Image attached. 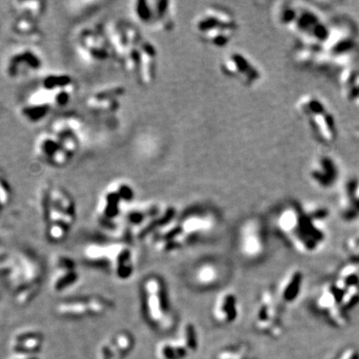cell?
I'll return each mask as SVG.
<instances>
[{
	"label": "cell",
	"mask_w": 359,
	"mask_h": 359,
	"mask_svg": "<svg viewBox=\"0 0 359 359\" xmlns=\"http://www.w3.org/2000/svg\"><path fill=\"white\" fill-rule=\"evenodd\" d=\"M13 32L18 39L22 40L25 44L37 45L43 36L39 21L29 20V18H18L14 21Z\"/></svg>",
	"instance_id": "cell-32"
},
{
	"label": "cell",
	"mask_w": 359,
	"mask_h": 359,
	"mask_svg": "<svg viewBox=\"0 0 359 359\" xmlns=\"http://www.w3.org/2000/svg\"><path fill=\"white\" fill-rule=\"evenodd\" d=\"M84 257L87 263L111 271L117 280H127L133 276V250L124 243L90 245L84 250Z\"/></svg>",
	"instance_id": "cell-9"
},
{
	"label": "cell",
	"mask_w": 359,
	"mask_h": 359,
	"mask_svg": "<svg viewBox=\"0 0 359 359\" xmlns=\"http://www.w3.org/2000/svg\"><path fill=\"white\" fill-rule=\"evenodd\" d=\"M11 7L18 18H29L40 21L46 11V2L44 1H16L11 2Z\"/></svg>",
	"instance_id": "cell-34"
},
{
	"label": "cell",
	"mask_w": 359,
	"mask_h": 359,
	"mask_svg": "<svg viewBox=\"0 0 359 359\" xmlns=\"http://www.w3.org/2000/svg\"><path fill=\"white\" fill-rule=\"evenodd\" d=\"M339 83L346 102L359 108V65H351L342 70Z\"/></svg>",
	"instance_id": "cell-29"
},
{
	"label": "cell",
	"mask_w": 359,
	"mask_h": 359,
	"mask_svg": "<svg viewBox=\"0 0 359 359\" xmlns=\"http://www.w3.org/2000/svg\"><path fill=\"white\" fill-rule=\"evenodd\" d=\"M223 271L215 262L207 261L196 266L193 273V280L201 289H211L221 282Z\"/></svg>",
	"instance_id": "cell-31"
},
{
	"label": "cell",
	"mask_w": 359,
	"mask_h": 359,
	"mask_svg": "<svg viewBox=\"0 0 359 359\" xmlns=\"http://www.w3.org/2000/svg\"><path fill=\"white\" fill-rule=\"evenodd\" d=\"M72 44L78 57L89 65L114 62L112 49L103 25H84L73 33Z\"/></svg>",
	"instance_id": "cell-11"
},
{
	"label": "cell",
	"mask_w": 359,
	"mask_h": 359,
	"mask_svg": "<svg viewBox=\"0 0 359 359\" xmlns=\"http://www.w3.org/2000/svg\"><path fill=\"white\" fill-rule=\"evenodd\" d=\"M304 285V273L301 269L292 268L285 273L275 289L280 306H294L299 301Z\"/></svg>",
	"instance_id": "cell-25"
},
{
	"label": "cell",
	"mask_w": 359,
	"mask_h": 359,
	"mask_svg": "<svg viewBox=\"0 0 359 359\" xmlns=\"http://www.w3.org/2000/svg\"><path fill=\"white\" fill-rule=\"evenodd\" d=\"M85 125L76 114H63L49 123L48 131L55 135L73 157L79 153L83 141Z\"/></svg>",
	"instance_id": "cell-22"
},
{
	"label": "cell",
	"mask_w": 359,
	"mask_h": 359,
	"mask_svg": "<svg viewBox=\"0 0 359 359\" xmlns=\"http://www.w3.org/2000/svg\"><path fill=\"white\" fill-rule=\"evenodd\" d=\"M44 67V57L37 45L20 44L6 54L2 72L9 80L18 81L39 74Z\"/></svg>",
	"instance_id": "cell-15"
},
{
	"label": "cell",
	"mask_w": 359,
	"mask_h": 359,
	"mask_svg": "<svg viewBox=\"0 0 359 359\" xmlns=\"http://www.w3.org/2000/svg\"><path fill=\"white\" fill-rule=\"evenodd\" d=\"M214 359H252V351L249 344L238 342L219 349Z\"/></svg>",
	"instance_id": "cell-35"
},
{
	"label": "cell",
	"mask_w": 359,
	"mask_h": 359,
	"mask_svg": "<svg viewBox=\"0 0 359 359\" xmlns=\"http://www.w3.org/2000/svg\"><path fill=\"white\" fill-rule=\"evenodd\" d=\"M353 135L354 139H355V140L359 143V123L356 125L355 128H354Z\"/></svg>",
	"instance_id": "cell-40"
},
{
	"label": "cell",
	"mask_w": 359,
	"mask_h": 359,
	"mask_svg": "<svg viewBox=\"0 0 359 359\" xmlns=\"http://www.w3.org/2000/svg\"><path fill=\"white\" fill-rule=\"evenodd\" d=\"M237 247L241 256L248 261H259L268 250L266 228L259 217H250L241 224L237 233Z\"/></svg>",
	"instance_id": "cell-19"
},
{
	"label": "cell",
	"mask_w": 359,
	"mask_h": 359,
	"mask_svg": "<svg viewBox=\"0 0 359 359\" xmlns=\"http://www.w3.org/2000/svg\"><path fill=\"white\" fill-rule=\"evenodd\" d=\"M58 266L61 271L60 275L54 280V290L60 292L72 289L81 278L74 259L68 257H61L58 259Z\"/></svg>",
	"instance_id": "cell-30"
},
{
	"label": "cell",
	"mask_w": 359,
	"mask_h": 359,
	"mask_svg": "<svg viewBox=\"0 0 359 359\" xmlns=\"http://www.w3.org/2000/svg\"><path fill=\"white\" fill-rule=\"evenodd\" d=\"M306 176L314 188L321 192H330L340 183L341 166L335 156L320 153L309 163Z\"/></svg>",
	"instance_id": "cell-20"
},
{
	"label": "cell",
	"mask_w": 359,
	"mask_h": 359,
	"mask_svg": "<svg viewBox=\"0 0 359 359\" xmlns=\"http://www.w3.org/2000/svg\"><path fill=\"white\" fill-rule=\"evenodd\" d=\"M178 339L185 344L191 353H195L199 347V335L197 328L191 323H186L180 330Z\"/></svg>",
	"instance_id": "cell-36"
},
{
	"label": "cell",
	"mask_w": 359,
	"mask_h": 359,
	"mask_svg": "<svg viewBox=\"0 0 359 359\" xmlns=\"http://www.w3.org/2000/svg\"><path fill=\"white\" fill-rule=\"evenodd\" d=\"M282 311L283 306L276 299L275 290H262L255 306L252 318L255 330L269 339H280L285 332Z\"/></svg>",
	"instance_id": "cell-17"
},
{
	"label": "cell",
	"mask_w": 359,
	"mask_h": 359,
	"mask_svg": "<svg viewBox=\"0 0 359 359\" xmlns=\"http://www.w3.org/2000/svg\"><path fill=\"white\" fill-rule=\"evenodd\" d=\"M135 346L133 335L119 332L103 340L97 349L98 359H126Z\"/></svg>",
	"instance_id": "cell-27"
},
{
	"label": "cell",
	"mask_w": 359,
	"mask_h": 359,
	"mask_svg": "<svg viewBox=\"0 0 359 359\" xmlns=\"http://www.w3.org/2000/svg\"><path fill=\"white\" fill-rule=\"evenodd\" d=\"M34 153L42 163L54 169H63L74 159L57 137L48 130L41 132L35 139Z\"/></svg>",
	"instance_id": "cell-24"
},
{
	"label": "cell",
	"mask_w": 359,
	"mask_h": 359,
	"mask_svg": "<svg viewBox=\"0 0 359 359\" xmlns=\"http://www.w3.org/2000/svg\"><path fill=\"white\" fill-rule=\"evenodd\" d=\"M193 32L202 43L212 48H226L240 32V22L230 9L212 4L196 15Z\"/></svg>",
	"instance_id": "cell-8"
},
{
	"label": "cell",
	"mask_w": 359,
	"mask_h": 359,
	"mask_svg": "<svg viewBox=\"0 0 359 359\" xmlns=\"http://www.w3.org/2000/svg\"><path fill=\"white\" fill-rule=\"evenodd\" d=\"M40 212L46 226L47 236L54 242L65 240L76 221L75 201L61 186L47 185L42 189Z\"/></svg>",
	"instance_id": "cell-6"
},
{
	"label": "cell",
	"mask_w": 359,
	"mask_h": 359,
	"mask_svg": "<svg viewBox=\"0 0 359 359\" xmlns=\"http://www.w3.org/2000/svg\"><path fill=\"white\" fill-rule=\"evenodd\" d=\"M113 306L114 304L109 299L98 295H90L63 302L58 306V313L65 318L82 320L105 316L112 311Z\"/></svg>",
	"instance_id": "cell-23"
},
{
	"label": "cell",
	"mask_w": 359,
	"mask_h": 359,
	"mask_svg": "<svg viewBox=\"0 0 359 359\" xmlns=\"http://www.w3.org/2000/svg\"><path fill=\"white\" fill-rule=\"evenodd\" d=\"M74 78L65 72H52L26 93L18 107V114L29 124L44 121L54 111L69 105L76 94Z\"/></svg>",
	"instance_id": "cell-3"
},
{
	"label": "cell",
	"mask_w": 359,
	"mask_h": 359,
	"mask_svg": "<svg viewBox=\"0 0 359 359\" xmlns=\"http://www.w3.org/2000/svg\"><path fill=\"white\" fill-rule=\"evenodd\" d=\"M142 292L144 311L148 320L158 330H169L174 320L164 282L158 276H149L144 280Z\"/></svg>",
	"instance_id": "cell-14"
},
{
	"label": "cell",
	"mask_w": 359,
	"mask_h": 359,
	"mask_svg": "<svg viewBox=\"0 0 359 359\" xmlns=\"http://www.w3.org/2000/svg\"><path fill=\"white\" fill-rule=\"evenodd\" d=\"M33 339H42V335L39 332H28V334H21L16 339L20 344H25L26 341Z\"/></svg>",
	"instance_id": "cell-39"
},
{
	"label": "cell",
	"mask_w": 359,
	"mask_h": 359,
	"mask_svg": "<svg viewBox=\"0 0 359 359\" xmlns=\"http://www.w3.org/2000/svg\"><path fill=\"white\" fill-rule=\"evenodd\" d=\"M130 11L138 27L170 32L176 26V8L171 0H135Z\"/></svg>",
	"instance_id": "cell-13"
},
{
	"label": "cell",
	"mask_w": 359,
	"mask_h": 359,
	"mask_svg": "<svg viewBox=\"0 0 359 359\" xmlns=\"http://www.w3.org/2000/svg\"><path fill=\"white\" fill-rule=\"evenodd\" d=\"M337 211L346 223L359 221V176L351 177L342 184Z\"/></svg>",
	"instance_id": "cell-26"
},
{
	"label": "cell",
	"mask_w": 359,
	"mask_h": 359,
	"mask_svg": "<svg viewBox=\"0 0 359 359\" xmlns=\"http://www.w3.org/2000/svg\"><path fill=\"white\" fill-rule=\"evenodd\" d=\"M218 217L211 210L195 208L177 217L173 223L175 240L180 249L216 229Z\"/></svg>",
	"instance_id": "cell-16"
},
{
	"label": "cell",
	"mask_w": 359,
	"mask_h": 359,
	"mask_svg": "<svg viewBox=\"0 0 359 359\" xmlns=\"http://www.w3.org/2000/svg\"><path fill=\"white\" fill-rule=\"evenodd\" d=\"M294 108L316 143L327 148L337 144L339 137V122L325 98L318 94H302L295 101Z\"/></svg>",
	"instance_id": "cell-7"
},
{
	"label": "cell",
	"mask_w": 359,
	"mask_h": 359,
	"mask_svg": "<svg viewBox=\"0 0 359 359\" xmlns=\"http://www.w3.org/2000/svg\"><path fill=\"white\" fill-rule=\"evenodd\" d=\"M212 313L214 320L224 327L235 323L240 316L238 295L233 290H223L214 302Z\"/></svg>",
	"instance_id": "cell-28"
},
{
	"label": "cell",
	"mask_w": 359,
	"mask_h": 359,
	"mask_svg": "<svg viewBox=\"0 0 359 359\" xmlns=\"http://www.w3.org/2000/svg\"><path fill=\"white\" fill-rule=\"evenodd\" d=\"M344 250L348 257V263L359 266V231L355 235L347 238L346 244H344Z\"/></svg>",
	"instance_id": "cell-37"
},
{
	"label": "cell",
	"mask_w": 359,
	"mask_h": 359,
	"mask_svg": "<svg viewBox=\"0 0 359 359\" xmlns=\"http://www.w3.org/2000/svg\"><path fill=\"white\" fill-rule=\"evenodd\" d=\"M330 359H359V349L354 346H346L337 351Z\"/></svg>",
	"instance_id": "cell-38"
},
{
	"label": "cell",
	"mask_w": 359,
	"mask_h": 359,
	"mask_svg": "<svg viewBox=\"0 0 359 359\" xmlns=\"http://www.w3.org/2000/svg\"><path fill=\"white\" fill-rule=\"evenodd\" d=\"M118 63L139 86L150 87L157 79L159 54L152 41L135 23L110 20L102 25Z\"/></svg>",
	"instance_id": "cell-2"
},
{
	"label": "cell",
	"mask_w": 359,
	"mask_h": 359,
	"mask_svg": "<svg viewBox=\"0 0 359 359\" xmlns=\"http://www.w3.org/2000/svg\"><path fill=\"white\" fill-rule=\"evenodd\" d=\"M330 219V211L325 205L289 201L278 208L273 226L292 250L311 256L327 244Z\"/></svg>",
	"instance_id": "cell-1"
},
{
	"label": "cell",
	"mask_w": 359,
	"mask_h": 359,
	"mask_svg": "<svg viewBox=\"0 0 359 359\" xmlns=\"http://www.w3.org/2000/svg\"><path fill=\"white\" fill-rule=\"evenodd\" d=\"M359 50L358 25L347 18L330 21V32L323 43L316 46L314 69L341 72L349 67Z\"/></svg>",
	"instance_id": "cell-5"
},
{
	"label": "cell",
	"mask_w": 359,
	"mask_h": 359,
	"mask_svg": "<svg viewBox=\"0 0 359 359\" xmlns=\"http://www.w3.org/2000/svg\"><path fill=\"white\" fill-rule=\"evenodd\" d=\"M273 14L276 23L294 35L297 42L321 44L330 32V21L316 7L295 1L276 4Z\"/></svg>",
	"instance_id": "cell-4"
},
{
	"label": "cell",
	"mask_w": 359,
	"mask_h": 359,
	"mask_svg": "<svg viewBox=\"0 0 359 359\" xmlns=\"http://www.w3.org/2000/svg\"><path fill=\"white\" fill-rule=\"evenodd\" d=\"M219 69L223 76L238 82L245 88H255L264 79L261 66L242 51L233 50L224 54L219 60Z\"/></svg>",
	"instance_id": "cell-18"
},
{
	"label": "cell",
	"mask_w": 359,
	"mask_h": 359,
	"mask_svg": "<svg viewBox=\"0 0 359 359\" xmlns=\"http://www.w3.org/2000/svg\"><path fill=\"white\" fill-rule=\"evenodd\" d=\"M157 354L160 359H187L192 355L179 339L161 341L158 344Z\"/></svg>",
	"instance_id": "cell-33"
},
{
	"label": "cell",
	"mask_w": 359,
	"mask_h": 359,
	"mask_svg": "<svg viewBox=\"0 0 359 359\" xmlns=\"http://www.w3.org/2000/svg\"><path fill=\"white\" fill-rule=\"evenodd\" d=\"M313 309L334 328L346 327L351 323L353 311L349 306L346 292L332 280L323 283L316 292Z\"/></svg>",
	"instance_id": "cell-12"
},
{
	"label": "cell",
	"mask_w": 359,
	"mask_h": 359,
	"mask_svg": "<svg viewBox=\"0 0 359 359\" xmlns=\"http://www.w3.org/2000/svg\"><path fill=\"white\" fill-rule=\"evenodd\" d=\"M126 90L121 85H109L92 92L84 101L85 109L97 118H110L121 110Z\"/></svg>",
	"instance_id": "cell-21"
},
{
	"label": "cell",
	"mask_w": 359,
	"mask_h": 359,
	"mask_svg": "<svg viewBox=\"0 0 359 359\" xmlns=\"http://www.w3.org/2000/svg\"><path fill=\"white\" fill-rule=\"evenodd\" d=\"M134 187L125 180H117L101 194L96 205V218L105 229L115 230L121 226L124 212L134 203Z\"/></svg>",
	"instance_id": "cell-10"
}]
</instances>
